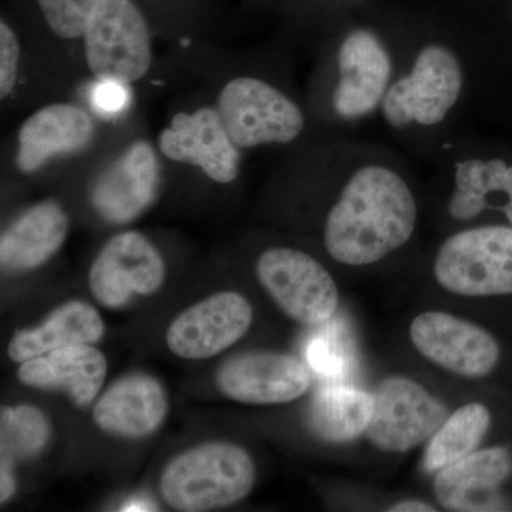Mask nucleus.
<instances>
[{
    "label": "nucleus",
    "instance_id": "obj_1",
    "mask_svg": "<svg viewBox=\"0 0 512 512\" xmlns=\"http://www.w3.org/2000/svg\"><path fill=\"white\" fill-rule=\"evenodd\" d=\"M419 208L412 188L390 164L369 161L349 175L323 227L326 251L336 262L367 266L412 239Z\"/></svg>",
    "mask_w": 512,
    "mask_h": 512
},
{
    "label": "nucleus",
    "instance_id": "obj_15",
    "mask_svg": "<svg viewBox=\"0 0 512 512\" xmlns=\"http://www.w3.org/2000/svg\"><path fill=\"white\" fill-rule=\"evenodd\" d=\"M511 471L512 456L507 448L476 450L436 474L434 497L447 511L503 510L497 490Z\"/></svg>",
    "mask_w": 512,
    "mask_h": 512
},
{
    "label": "nucleus",
    "instance_id": "obj_3",
    "mask_svg": "<svg viewBox=\"0 0 512 512\" xmlns=\"http://www.w3.org/2000/svg\"><path fill=\"white\" fill-rule=\"evenodd\" d=\"M464 90V69L450 47H421L409 72L393 80L384 96V120L396 130L436 127L450 116Z\"/></svg>",
    "mask_w": 512,
    "mask_h": 512
},
{
    "label": "nucleus",
    "instance_id": "obj_5",
    "mask_svg": "<svg viewBox=\"0 0 512 512\" xmlns=\"http://www.w3.org/2000/svg\"><path fill=\"white\" fill-rule=\"evenodd\" d=\"M217 110L239 148L289 144L305 128L298 104L272 84L254 77L231 80L218 97Z\"/></svg>",
    "mask_w": 512,
    "mask_h": 512
},
{
    "label": "nucleus",
    "instance_id": "obj_19",
    "mask_svg": "<svg viewBox=\"0 0 512 512\" xmlns=\"http://www.w3.org/2000/svg\"><path fill=\"white\" fill-rule=\"evenodd\" d=\"M93 134V121L80 107H43L20 127L16 163L23 173H33L50 158L82 150L92 141Z\"/></svg>",
    "mask_w": 512,
    "mask_h": 512
},
{
    "label": "nucleus",
    "instance_id": "obj_26",
    "mask_svg": "<svg viewBox=\"0 0 512 512\" xmlns=\"http://www.w3.org/2000/svg\"><path fill=\"white\" fill-rule=\"evenodd\" d=\"M103 0H37L49 28L63 39L84 35L87 22Z\"/></svg>",
    "mask_w": 512,
    "mask_h": 512
},
{
    "label": "nucleus",
    "instance_id": "obj_21",
    "mask_svg": "<svg viewBox=\"0 0 512 512\" xmlns=\"http://www.w3.org/2000/svg\"><path fill=\"white\" fill-rule=\"evenodd\" d=\"M487 210L503 212L512 224V165L500 158L460 161L448 214L457 221H470Z\"/></svg>",
    "mask_w": 512,
    "mask_h": 512
},
{
    "label": "nucleus",
    "instance_id": "obj_13",
    "mask_svg": "<svg viewBox=\"0 0 512 512\" xmlns=\"http://www.w3.org/2000/svg\"><path fill=\"white\" fill-rule=\"evenodd\" d=\"M217 384L235 402L282 404L311 389L312 373L298 357L258 350L227 360L218 372Z\"/></svg>",
    "mask_w": 512,
    "mask_h": 512
},
{
    "label": "nucleus",
    "instance_id": "obj_2",
    "mask_svg": "<svg viewBox=\"0 0 512 512\" xmlns=\"http://www.w3.org/2000/svg\"><path fill=\"white\" fill-rule=\"evenodd\" d=\"M254 461L244 448L214 441L184 451L161 474L160 490L174 510L204 512L244 500L254 488Z\"/></svg>",
    "mask_w": 512,
    "mask_h": 512
},
{
    "label": "nucleus",
    "instance_id": "obj_23",
    "mask_svg": "<svg viewBox=\"0 0 512 512\" xmlns=\"http://www.w3.org/2000/svg\"><path fill=\"white\" fill-rule=\"evenodd\" d=\"M373 413L372 394L353 387H323L312 400L309 426L326 443L345 444L365 434Z\"/></svg>",
    "mask_w": 512,
    "mask_h": 512
},
{
    "label": "nucleus",
    "instance_id": "obj_22",
    "mask_svg": "<svg viewBox=\"0 0 512 512\" xmlns=\"http://www.w3.org/2000/svg\"><path fill=\"white\" fill-rule=\"evenodd\" d=\"M104 335V322L89 303L70 301L59 306L35 329L19 330L9 342L8 355L23 363L52 350L74 345H94Z\"/></svg>",
    "mask_w": 512,
    "mask_h": 512
},
{
    "label": "nucleus",
    "instance_id": "obj_29",
    "mask_svg": "<svg viewBox=\"0 0 512 512\" xmlns=\"http://www.w3.org/2000/svg\"><path fill=\"white\" fill-rule=\"evenodd\" d=\"M0 477H2V481H0V501H2V504H5L16 491L15 477H13L8 464L2 463V474H0Z\"/></svg>",
    "mask_w": 512,
    "mask_h": 512
},
{
    "label": "nucleus",
    "instance_id": "obj_10",
    "mask_svg": "<svg viewBox=\"0 0 512 512\" xmlns=\"http://www.w3.org/2000/svg\"><path fill=\"white\" fill-rule=\"evenodd\" d=\"M410 339L421 356L467 379L490 375L500 362L497 340L476 323L451 313H421L410 325Z\"/></svg>",
    "mask_w": 512,
    "mask_h": 512
},
{
    "label": "nucleus",
    "instance_id": "obj_14",
    "mask_svg": "<svg viewBox=\"0 0 512 512\" xmlns=\"http://www.w3.org/2000/svg\"><path fill=\"white\" fill-rule=\"evenodd\" d=\"M160 148L170 160L197 165L215 183L237 178L241 148L229 137L217 109L175 114L171 126L161 133Z\"/></svg>",
    "mask_w": 512,
    "mask_h": 512
},
{
    "label": "nucleus",
    "instance_id": "obj_25",
    "mask_svg": "<svg viewBox=\"0 0 512 512\" xmlns=\"http://www.w3.org/2000/svg\"><path fill=\"white\" fill-rule=\"evenodd\" d=\"M49 421L33 406L2 407V463L33 457L46 446Z\"/></svg>",
    "mask_w": 512,
    "mask_h": 512
},
{
    "label": "nucleus",
    "instance_id": "obj_24",
    "mask_svg": "<svg viewBox=\"0 0 512 512\" xmlns=\"http://www.w3.org/2000/svg\"><path fill=\"white\" fill-rule=\"evenodd\" d=\"M491 416L481 403H468L448 416L429 440L423 467L427 473H439L444 467L470 456L490 429Z\"/></svg>",
    "mask_w": 512,
    "mask_h": 512
},
{
    "label": "nucleus",
    "instance_id": "obj_6",
    "mask_svg": "<svg viewBox=\"0 0 512 512\" xmlns=\"http://www.w3.org/2000/svg\"><path fill=\"white\" fill-rule=\"evenodd\" d=\"M83 37L87 64L97 80L131 84L150 69V30L133 0H103Z\"/></svg>",
    "mask_w": 512,
    "mask_h": 512
},
{
    "label": "nucleus",
    "instance_id": "obj_8",
    "mask_svg": "<svg viewBox=\"0 0 512 512\" xmlns=\"http://www.w3.org/2000/svg\"><path fill=\"white\" fill-rule=\"evenodd\" d=\"M366 439L384 453H407L429 441L448 417L447 407L409 377L392 376L372 393Z\"/></svg>",
    "mask_w": 512,
    "mask_h": 512
},
{
    "label": "nucleus",
    "instance_id": "obj_9",
    "mask_svg": "<svg viewBox=\"0 0 512 512\" xmlns=\"http://www.w3.org/2000/svg\"><path fill=\"white\" fill-rule=\"evenodd\" d=\"M332 109L339 119H365L380 109L393 82L389 47L369 29H355L340 42L336 53Z\"/></svg>",
    "mask_w": 512,
    "mask_h": 512
},
{
    "label": "nucleus",
    "instance_id": "obj_16",
    "mask_svg": "<svg viewBox=\"0 0 512 512\" xmlns=\"http://www.w3.org/2000/svg\"><path fill=\"white\" fill-rule=\"evenodd\" d=\"M158 164L153 148L137 141L100 175L93 188L94 208L104 220L126 224L156 197Z\"/></svg>",
    "mask_w": 512,
    "mask_h": 512
},
{
    "label": "nucleus",
    "instance_id": "obj_18",
    "mask_svg": "<svg viewBox=\"0 0 512 512\" xmlns=\"http://www.w3.org/2000/svg\"><path fill=\"white\" fill-rule=\"evenodd\" d=\"M107 360L93 345H74L33 357L20 365L18 377L36 389L63 390L79 407L92 404L106 382Z\"/></svg>",
    "mask_w": 512,
    "mask_h": 512
},
{
    "label": "nucleus",
    "instance_id": "obj_20",
    "mask_svg": "<svg viewBox=\"0 0 512 512\" xmlns=\"http://www.w3.org/2000/svg\"><path fill=\"white\" fill-rule=\"evenodd\" d=\"M69 218L55 201L40 202L2 234L0 262L9 272L29 271L45 264L62 248Z\"/></svg>",
    "mask_w": 512,
    "mask_h": 512
},
{
    "label": "nucleus",
    "instance_id": "obj_11",
    "mask_svg": "<svg viewBox=\"0 0 512 512\" xmlns=\"http://www.w3.org/2000/svg\"><path fill=\"white\" fill-rule=\"evenodd\" d=\"M165 279V265L157 248L144 235L130 231L116 235L94 259L89 286L106 308L127 305L134 295H153Z\"/></svg>",
    "mask_w": 512,
    "mask_h": 512
},
{
    "label": "nucleus",
    "instance_id": "obj_30",
    "mask_svg": "<svg viewBox=\"0 0 512 512\" xmlns=\"http://www.w3.org/2000/svg\"><path fill=\"white\" fill-rule=\"evenodd\" d=\"M390 512H436L437 508L433 505L424 503L419 500H403L399 503L393 504L392 507L387 508Z\"/></svg>",
    "mask_w": 512,
    "mask_h": 512
},
{
    "label": "nucleus",
    "instance_id": "obj_12",
    "mask_svg": "<svg viewBox=\"0 0 512 512\" xmlns=\"http://www.w3.org/2000/svg\"><path fill=\"white\" fill-rule=\"evenodd\" d=\"M254 319L251 303L237 292H218L181 313L167 330L168 349L183 359L220 355L247 335Z\"/></svg>",
    "mask_w": 512,
    "mask_h": 512
},
{
    "label": "nucleus",
    "instance_id": "obj_7",
    "mask_svg": "<svg viewBox=\"0 0 512 512\" xmlns=\"http://www.w3.org/2000/svg\"><path fill=\"white\" fill-rule=\"evenodd\" d=\"M256 276L279 309L301 325H322L338 309L335 279L306 252L284 247L266 249L256 262Z\"/></svg>",
    "mask_w": 512,
    "mask_h": 512
},
{
    "label": "nucleus",
    "instance_id": "obj_27",
    "mask_svg": "<svg viewBox=\"0 0 512 512\" xmlns=\"http://www.w3.org/2000/svg\"><path fill=\"white\" fill-rule=\"evenodd\" d=\"M20 45L15 32L5 20L0 22V97L5 99L15 89L18 79Z\"/></svg>",
    "mask_w": 512,
    "mask_h": 512
},
{
    "label": "nucleus",
    "instance_id": "obj_28",
    "mask_svg": "<svg viewBox=\"0 0 512 512\" xmlns=\"http://www.w3.org/2000/svg\"><path fill=\"white\" fill-rule=\"evenodd\" d=\"M128 84L119 80H97L93 87L92 103L97 113L103 117H116L130 104Z\"/></svg>",
    "mask_w": 512,
    "mask_h": 512
},
{
    "label": "nucleus",
    "instance_id": "obj_4",
    "mask_svg": "<svg viewBox=\"0 0 512 512\" xmlns=\"http://www.w3.org/2000/svg\"><path fill=\"white\" fill-rule=\"evenodd\" d=\"M441 288L458 296L512 293V227L464 229L448 237L434 259Z\"/></svg>",
    "mask_w": 512,
    "mask_h": 512
},
{
    "label": "nucleus",
    "instance_id": "obj_17",
    "mask_svg": "<svg viewBox=\"0 0 512 512\" xmlns=\"http://www.w3.org/2000/svg\"><path fill=\"white\" fill-rule=\"evenodd\" d=\"M167 412V394L161 383L134 373L111 384L94 406L93 419L111 436L143 439L160 429Z\"/></svg>",
    "mask_w": 512,
    "mask_h": 512
}]
</instances>
